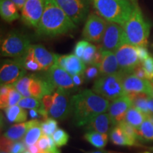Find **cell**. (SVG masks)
<instances>
[{
    "label": "cell",
    "instance_id": "ab89813d",
    "mask_svg": "<svg viewBox=\"0 0 153 153\" xmlns=\"http://www.w3.org/2000/svg\"><path fill=\"white\" fill-rule=\"evenodd\" d=\"M148 80L153 79V57L150 56L142 62Z\"/></svg>",
    "mask_w": 153,
    "mask_h": 153
},
{
    "label": "cell",
    "instance_id": "f35d334b",
    "mask_svg": "<svg viewBox=\"0 0 153 153\" xmlns=\"http://www.w3.org/2000/svg\"><path fill=\"white\" fill-rule=\"evenodd\" d=\"M100 76V72H99V69L98 67L90 65V66L86 68L84 76H85V81L89 82L91 80L95 79L96 78H98V76Z\"/></svg>",
    "mask_w": 153,
    "mask_h": 153
},
{
    "label": "cell",
    "instance_id": "e575fe53",
    "mask_svg": "<svg viewBox=\"0 0 153 153\" xmlns=\"http://www.w3.org/2000/svg\"><path fill=\"white\" fill-rule=\"evenodd\" d=\"M18 105L25 109H38L41 106V100L34 97H24L21 99Z\"/></svg>",
    "mask_w": 153,
    "mask_h": 153
},
{
    "label": "cell",
    "instance_id": "f5cc1de1",
    "mask_svg": "<svg viewBox=\"0 0 153 153\" xmlns=\"http://www.w3.org/2000/svg\"><path fill=\"white\" fill-rule=\"evenodd\" d=\"M135 6H137V0H130Z\"/></svg>",
    "mask_w": 153,
    "mask_h": 153
},
{
    "label": "cell",
    "instance_id": "ac0fdd59",
    "mask_svg": "<svg viewBox=\"0 0 153 153\" xmlns=\"http://www.w3.org/2000/svg\"><path fill=\"white\" fill-rule=\"evenodd\" d=\"M23 96L16 90L14 85H1L0 88V107L4 109L18 105Z\"/></svg>",
    "mask_w": 153,
    "mask_h": 153
},
{
    "label": "cell",
    "instance_id": "6f0895ef",
    "mask_svg": "<svg viewBox=\"0 0 153 153\" xmlns=\"http://www.w3.org/2000/svg\"><path fill=\"white\" fill-rule=\"evenodd\" d=\"M1 153H8V152H3V151H1Z\"/></svg>",
    "mask_w": 153,
    "mask_h": 153
},
{
    "label": "cell",
    "instance_id": "e0dca14e",
    "mask_svg": "<svg viewBox=\"0 0 153 153\" xmlns=\"http://www.w3.org/2000/svg\"><path fill=\"white\" fill-rule=\"evenodd\" d=\"M123 85L126 94L145 93L150 96V80L141 79L133 73L124 74Z\"/></svg>",
    "mask_w": 153,
    "mask_h": 153
},
{
    "label": "cell",
    "instance_id": "44dd1931",
    "mask_svg": "<svg viewBox=\"0 0 153 153\" xmlns=\"http://www.w3.org/2000/svg\"><path fill=\"white\" fill-rule=\"evenodd\" d=\"M36 60L43 71H47L56 62L57 54L50 52L42 45H32Z\"/></svg>",
    "mask_w": 153,
    "mask_h": 153
},
{
    "label": "cell",
    "instance_id": "30bf717a",
    "mask_svg": "<svg viewBox=\"0 0 153 153\" xmlns=\"http://www.w3.org/2000/svg\"><path fill=\"white\" fill-rule=\"evenodd\" d=\"M107 23L102 17L95 14H90L86 20L82 36L84 39L88 42L101 43L106 30Z\"/></svg>",
    "mask_w": 153,
    "mask_h": 153
},
{
    "label": "cell",
    "instance_id": "8992f818",
    "mask_svg": "<svg viewBox=\"0 0 153 153\" xmlns=\"http://www.w3.org/2000/svg\"><path fill=\"white\" fill-rule=\"evenodd\" d=\"M31 45L30 38L27 36L13 30L1 39L0 45L1 55L13 59L19 58L28 52Z\"/></svg>",
    "mask_w": 153,
    "mask_h": 153
},
{
    "label": "cell",
    "instance_id": "bcb514c9",
    "mask_svg": "<svg viewBox=\"0 0 153 153\" xmlns=\"http://www.w3.org/2000/svg\"><path fill=\"white\" fill-rule=\"evenodd\" d=\"M72 78L75 87H79V86H81L84 83V81L85 80L84 74H75V75H72Z\"/></svg>",
    "mask_w": 153,
    "mask_h": 153
},
{
    "label": "cell",
    "instance_id": "816d5d0a",
    "mask_svg": "<svg viewBox=\"0 0 153 153\" xmlns=\"http://www.w3.org/2000/svg\"><path fill=\"white\" fill-rule=\"evenodd\" d=\"M150 97H153V79L150 80Z\"/></svg>",
    "mask_w": 153,
    "mask_h": 153
},
{
    "label": "cell",
    "instance_id": "681fc988",
    "mask_svg": "<svg viewBox=\"0 0 153 153\" xmlns=\"http://www.w3.org/2000/svg\"><path fill=\"white\" fill-rule=\"evenodd\" d=\"M148 108L150 110V112L151 114H153V97L148 96Z\"/></svg>",
    "mask_w": 153,
    "mask_h": 153
},
{
    "label": "cell",
    "instance_id": "83f0119b",
    "mask_svg": "<svg viewBox=\"0 0 153 153\" xmlns=\"http://www.w3.org/2000/svg\"><path fill=\"white\" fill-rule=\"evenodd\" d=\"M132 101V104L134 107L142 111L145 115L150 114L148 108V94L145 93H131L127 94Z\"/></svg>",
    "mask_w": 153,
    "mask_h": 153
},
{
    "label": "cell",
    "instance_id": "680465c9",
    "mask_svg": "<svg viewBox=\"0 0 153 153\" xmlns=\"http://www.w3.org/2000/svg\"><path fill=\"white\" fill-rule=\"evenodd\" d=\"M112 153H114V152H112Z\"/></svg>",
    "mask_w": 153,
    "mask_h": 153
},
{
    "label": "cell",
    "instance_id": "ffe728a7",
    "mask_svg": "<svg viewBox=\"0 0 153 153\" xmlns=\"http://www.w3.org/2000/svg\"><path fill=\"white\" fill-rule=\"evenodd\" d=\"M41 123V122H40L37 119H33L28 120V121L24 122V123L15 124V125L11 126L7 129V131L4 133L3 136L12 140L14 141L20 140L24 138L25 135L30 128L38 125Z\"/></svg>",
    "mask_w": 153,
    "mask_h": 153
},
{
    "label": "cell",
    "instance_id": "5b68a950",
    "mask_svg": "<svg viewBox=\"0 0 153 153\" xmlns=\"http://www.w3.org/2000/svg\"><path fill=\"white\" fill-rule=\"evenodd\" d=\"M123 72H119L116 74L99 76L94 83L92 91L108 101H114L127 95L123 85Z\"/></svg>",
    "mask_w": 153,
    "mask_h": 153
},
{
    "label": "cell",
    "instance_id": "f907efd6",
    "mask_svg": "<svg viewBox=\"0 0 153 153\" xmlns=\"http://www.w3.org/2000/svg\"><path fill=\"white\" fill-rule=\"evenodd\" d=\"M87 153H112V152H111V151L105 150H99L91 151V152H89Z\"/></svg>",
    "mask_w": 153,
    "mask_h": 153
},
{
    "label": "cell",
    "instance_id": "f546056e",
    "mask_svg": "<svg viewBox=\"0 0 153 153\" xmlns=\"http://www.w3.org/2000/svg\"><path fill=\"white\" fill-rule=\"evenodd\" d=\"M146 118L147 115L132 106L128 111L124 120L137 129L142 125Z\"/></svg>",
    "mask_w": 153,
    "mask_h": 153
},
{
    "label": "cell",
    "instance_id": "11a10c76",
    "mask_svg": "<svg viewBox=\"0 0 153 153\" xmlns=\"http://www.w3.org/2000/svg\"><path fill=\"white\" fill-rule=\"evenodd\" d=\"M24 153H32V152H29V151L26 150V151H25V152H24Z\"/></svg>",
    "mask_w": 153,
    "mask_h": 153
},
{
    "label": "cell",
    "instance_id": "ee69618b",
    "mask_svg": "<svg viewBox=\"0 0 153 153\" xmlns=\"http://www.w3.org/2000/svg\"><path fill=\"white\" fill-rule=\"evenodd\" d=\"M136 48H137V55H138L140 62L141 63L150 56L146 46H137Z\"/></svg>",
    "mask_w": 153,
    "mask_h": 153
},
{
    "label": "cell",
    "instance_id": "4fadbf2b",
    "mask_svg": "<svg viewBox=\"0 0 153 153\" xmlns=\"http://www.w3.org/2000/svg\"><path fill=\"white\" fill-rule=\"evenodd\" d=\"M45 0H26L21 10V19L25 25L36 28L43 14Z\"/></svg>",
    "mask_w": 153,
    "mask_h": 153
},
{
    "label": "cell",
    "instance_id": "2e32d148",
    "mask_svg": "<svg viewBox=\"0 0 153 153\" xmlns=\"http://www.w3.org/2000/svg\"><path fill=\"white\" fill-rule=\"evenodd\" d=\"M132 106V101L128 95L123 96L112 101L108 108V114L114 126L125 120L126 115Z\"/></svg>",
    "mask_w": 153,
    "mask_h": 153
},
{
    "label": "cell",
    "instance_id": "1f68e13d",
    "mask_svg": "<svg viewBox=\"0 0 153 153\" xmlns=\"http://www.w3.org/2000/svg\"><path fill=\"white\" fill-rule=\"evenodd\" d=\"M136 131L140 141L153 140V123L148 118L144 120Z\"/></svg>",
    "mask_w": 153,
    "mask_h": 153
},
{
    "label": "cell",
    "instance_id": "836d02e7",
    "mask_svg": "<svg viewBox=\"0 0 153 153\" xmlns=\"http://www.w3.org/2000/svg\"><path fill=\"white\" fill-rule=\"evenodd\" d=\"M57 121L53 118H48V119L43 120L41 123V127L43 133L48 136H52L53 133L57 129Z\"/></svg>",
    "mask_w": 153,
    "mask_h": 153
},
{
    "label": "cell",
    "instance_id": "5bb4252c",
    "mask_svg": "<svg viewBox=\"0 0 153 153\" xmlns=\"http://www.w3.org/2000/svg\"><path fill=\"white\" fill-rule=\"evenodd\" d=\"M29 92L30 97L41 99L44 96L53 94L57 88L48 79L45 74H30Z\"/></svg>",
    "mask_w": 153,
    "mask_h": 153
},
{
    "label": "cell",
    "instance_id": "c3c4849f",
    "mask_svg": "<svg viewBox=\"0 0 153 153\" xmlns=\"http://www.w3.org/2000/svg\"><path fill=\"white\" fill-rule=\"evenodd\" d=\"M12 1L16 5L17 8L19 9V10L21 11L23 7H24L26 0H12Z\"/></svg>",
    "mask_w": 153,
    "mask_h": 153
},
{
    "label": "cell",
    "instance_id": "9a60e30c",
    "mask_svg": "<svg viewBox=\"0 0 153 153\" xmlns=\"http://www.w3.org/2000/svg\"><path fill=\"white\" fill-rule=\"evenodd\" d=\"M45 75L55 87L57 88L71 91L75 86L72 80V76L66 70L55 64L48 70L45 71Z\"/></svg>",
    "mask_w": 153,
    "mask_h": 153
},
{
    "label": "cell",
    "instance_id": "7bdbcfd3",
    "mask_svg": "<svg viewBox=\"0 0 153 153\" xmlns=\"http://www.w3.org/2000/svg\"><path fill=\"white\" fill-rule=\"evenodd\" d=\"M41 103L43 106L48 112H49L51 106L53 104V94H48L44 96L41 99Z\"/></svg>",
    "mask_w": 153,
    "mask_h": 153
},
{
    "label": "cell",
    "instance_id": "db71d44e",
    "mask_svg": "<svg viewBox=\"0 0 153 153\" xmlns=\"http://www.w3.org/2000/svg\"><path fill=\"white\" fill-rule=\"evenodd\" d=\"M149 149H150L151 152H153V147H152V148H150Z\"/></svg>",
    "mask_w": 153,
    "mask_h": 153
},
{
    "label": "cell",
    "instance_id": "7402d4cb",
    "mask_svg": "<svg viewBox=\"0 0 153 153\" xmlns=\"http://www.w3.org/2000/svg\"><path fill=\"white\" fill-rule=\"evenodd\" d=\"M102 53V61L99 67L100 76L116 74L120 72L115 53L103 50Z\"/></svg>",
    "mask_w": 153,
    "mask_h": 153
},
{
    "label": "cell",
    "instance_id": "b9f144b4",
    "mask_svg": "<svg viewBox=\"0 0 153 153\" xmlns=\"http://www.w3.org/2000/svg\"><path fill=\"white\" fill-rule=\"evenodd\" d=\"M89 42L87 41H80L76 43L75 46L74 48V54L79 57L80 59H82V55H83V53L85 51V50L87 47Z\"/></svg>",
    "mask_w": 153,
    "mask_h": 153
},
{
    "label": "cell",
    "instance_id": "7dc6e473",
    "mask_svg": "<svg viewBox=\"0 0 153 153\" xmlns=\"http://www.w3.org/2000/svg\"><path fill=\"white\" fill-rule=\"evenodd\" d=\"M29 114L30 118H33V119H38V118H41V115H40L39 112H38V111L37 109H30Z\"/></svg>",
    "mask_w": 153,
    "mask_h": 153
},
{
    "label": "cell",
    "instance_id": "277c9868",
    "mask_svg": "<svg viewBox=\"0 0 153 153\" xmlns=\"http://www.w3.org/2000/svg\"><path fill=\"white\" fill-rule=\"evenodd\" d=\"M151 25L145 20L138 5L135 6L128 20L123 28L127 43L134 46H147Z\"/></svg>",
    "mask_w": 153,
    "mask_h": 153
},
{
    "label": "cell",
    "instance_id": "4dcf8cb0",
    "mask_svg": "<svg viewBox=\"0 0 153 153\" xmlns=\"http://www.w3.org/2000/svg\"><path fill=\"white\" fill-rule=\"evenodd\" d=\"M43 133L41 127V123H40L30 128L25 135L24 138L22 139V141L26 146V148H28L31 145L36 144L43 135Z\"/></svg>",
    "mask_w": 153,
    "mask_h": 153
},
{
    "label": "cell",
    "instance_id": "8d00e7d4",
    "mask_svg": "<svg viewBox=\"0 0 153 153\" xmlns=\"http://www.w3.org/2000/svg\"><path fill=\"white\" fill-rule=\"evenodd\" d=\"M97 51V47L90 43H88L83 53V55L81 60L83 61L85 64L91 65L92 64L94 57L95 56L96 53Z\"/></svg>",
    "mask_w": 153,
    "mask_h": 153
},
{
    "label": "cell",
    "instance_id": "d4e9b609",
    "mask_svg": "<svg viewBox=\"0 0 153 153\" xmlns=\"http://www.w3.org/2000/svg\"><path fill=\"white\" fill-rule=\"evenodd\" d=\"M64 70L71 76L84 74L86 70L85 63L74 54L66 55Z\"/></svg>",
    "mask_w": 153,
    "mask_h": 153
},
{
    "label": "cell",
    "instance_id": "d6a6232c",
    "mask_svg": "<svg viewBox=\"0 0 153 153\" xmlns=\"http://www.w3.org/2000/svg\"><path fill=\"white\" fill-rule=\"evenodd\" d=\"M30 79V74H26L14 85L16 90L24 97H30V94L29 92Z\"/></svg>",
    "mask_w": 153,
    "mask_h": 153
},
{
    "label": "cell",
    "instance_id": "52a82bcc",
    "mask_svg": "<svg viewBox=\"0 0 153 153\" xmlns=\"http://www.w3.org/2000/svg\"><path fill=\"white\" fill-rule=\"evenodd\" d=\"M71 91L57 88L53 94V104L48 114L51 118L63 120L72 115Z\"/></svg>",
    "mask_w": 153,
    "mask_h": 153
},
{
    "label": "cell",
    "instance_id": "4316f807",
    "mask_svg": "<svg viewBox=\"0 0 153 153\" xmlns=\"http://www.w3.org/2000/svg\"><path fill=\"white\" fill-rule=\"evenodd\" d=\"M16 59L22 65V66L26 70L31 72H38L42 70L41 65H40V64L35 57V55H34L32 45L24 56Z\"/></svg>",
    "mask_w": 153,
    "mask_h": 153
},
{
    "label": "cell",
    "instance_id": "9c48e42d",
    "mask_svg": "<svg viewBox=\"0 0 153 153\" xmlns=\"http://www.w3.org/2000/svg\"><path fill=\"white\" fill-rule=\"evenodd\" d=\"M101 43L100 46L104 51L116 52L120 47L127 43L123 26L116 23H107L106 30Z\"/></svg>",
    "mask_w": 153,
    "mask_h": 153
},
{
    "label": "cell",
    "instance_id": "484cf974",
    "mask_svg": "<svg viewBox=\"0 0 153 153\" xmlns=\"http://www.w3.org/2000/svg\"><path fill=\"white\" fill-rule=\"evenodd\" d=\"M7 120L11 123H24L28 117V112L19 105L4 108Z\"/></svg>",
    "mask_w": 153,
    "mask_h": 153
},
{
    "label": "cell",
    "instance_id": "6da1fadb",
    "mask_svg": "<svg viewBox=\"0 0 153 153\" xmlns=\"http://www.w3.org/2000/svg\"><path fill=\"white\" fill-rule=\"evenodd\" d=\"M72 116L77 127L87 126L97 115L106 113L109 108L108 99L90 89H85L72 96Z\"/></svg>",
    "mask_w": 153,
    "mask_h": 153
},
{
    "label": "cell",
    "instance_id": "3957f363",
    "mask_svg": "<svg viewBox=\"0 0 153 153\" xmlns=\"http://www.w3.org/2000/svg\"><path fill=\"white\" fill-rule=\"evenodd\" d=\"M93 7L108 22L123 26L128 20L135 6L130 0H91Z\"/></svg>",
    "mask_w": 153,
    "mask_h": 153
},
{
    "label": "cell",
    "instance_id": "d590c367",
    "mask_svg": "<svg viewBox=\"0 0 153 153\" xmlns=\"http://www.w3.org/2000/svg\"><path fill=\"white\" fill-rule=\"evenodd\" d=\"M52 137L57 146L58 148H60V147L65 146L68 144L70 136L65 131L58 128L53 133Z\"/></svg>",
    "mask_w": 153,
    "mask_h": 153
},
{
    "label": "cell",
    "instance_id": "603a6c76",
    "mask_svg": "<svg viewBox=\"0 0 153 153\" xmlns=\"http://www.w3.org/2000/svg\"><path fill=\"white\" fill-rule=\"evenodd\" d=\"M109 137L113 144L119 146H140L137 141L128 136L124 131L117 126L113 128L109 133Z\"/></svg>",
    "mask_w": 153,
    "mask_h": 153
},
{
    "label": "cell",
    "instance_id": "f6af8a7d",
    "mask_svg": "<svg viewBox=\"0 0 153 153\" xmlns=\"http://www.w3.org/2000/svg\"><path fill=\"white\" fill-rule=\"evenodd\" d=\"M132 73H133L134 75L136 76L137 77L140 78V79L148 80L146 74H145V72L142 65V63H140L139 65H137L135 68V69L133 70V71Z\"/></svg>",
    "mask_w": 153,
    "mask_h": 153
},
{
    "label": "cell",
    "instance_id": "7a4b0ae2",
    "mask_svg": "<svg viewBox=\"0 0 153 153\" xmlns=\"http://www.w3.org/2000/svg\"><path fill=\"white\" fill-rule=\"evenodd\" d=\"M76 28V25L57 4L56 0H45L43 14L38 27L36 35L56 37L65 35Z\"/></svg>",
    "mask_w": 153,
    "mask_h": 153
},
{
    "label": "cell",
    "instance_id": "cb8c5ba5",
    "mask_svg": "<svg viewBox=\"0 0 153 153\" xmlns=\"http://www.w3.org/2000/svg\"><path fill=\"white\" fill-rule=\"evenodd\" d=\"M19 9L12 0H0V15L6 22L11 23L20 18Z\"/></svg>",
    "mask_w": 153,
    "mask_h": 153
},
{
    "label": "cell",
    "instance_id": "8fae6325",
    "mask_svg": "<svg viewBox=\"0 0 153 153\" xmlns=\"http://www.w3.org/2000/svg\"><path fill=\"white\" fill-rule=\"evenodd\" d=\"M26 75V70L16 59H6L1 61L0 68L1 85H14Z\"/></svg>",
    "mask_w": 153,
    "mask_h": 153
},
{
    "label": "cell",
    "instance_id": "7c38bea8",
    "mask_svg": "<svg viewBox=\"0 0 153 153\" xmlns=\"http://www.w3.org/2000/svg\"><path fill=\"white\" fill-rule=\"evenodd\" d=\"M120 71L124 74L132 73L140 62L136 46L124 44L115 52Z\"/></svg>",
    "mask_w": 153,
    "mask_h": 153
},
{
    "label": "cell",
    "instance_id": "9f6ffc18",
    "mask_svg": "<svg viewBox=\"0 0 153 153\" xmlns=\"http://www.w3.org/2000/svg\"><path fill=\"white\" fill-rule=\"evenodd\" d=\"M114 153H116V152H114ZM143 153H151V152H143Z\"/></svg>",
    "mask_w": 153,
    "mask_h": 153
},
{
    "label": "cell",
    "instance_id": "f1b7e54d",
    "mask_svg": "<svg viewBox=\"0 0 153 153\" xmlns=\"http://www.w3.org/2000/svg\"><path fill=\"white\" fill-rule=\"evenodd\" d=\"M84 137L88 143L99 149L104 148L108 141V134L101 133L95 131H87Z\"/></svg>",
    "mask_w": 153,
    "mask_h": 153
},
{
    "label": "cell",
    "instance_id": "ba28073f",
    "mask_svg": "<svg viewBox=\"0 0 153 153\" xmlns=\"http://www.w3.org/2000/svg\"><path fill=\"white\" fill-rule=\"evenodd\" d=\"M57 4L76 25L87 20L91 0H56Z\"/></svg>",
    "mask_w": 153,
    "mask_h": 153
},
{
    "label": "cell",
    "instance_id": "74e56055",
    "mask_svg": "<svg viewBox=\"0 0 153 153\" xmlns=\"http://www.w3.org/2000/svg\"><path fill=\"white\" fill-rule=\"evenodd\" d=\"M118 126H119L120 128H121L124 131V133H125L126 135H128V136H129L130 137H131V138H132L135 141H137V142L140 140V138H139L138 135H137L136 128H134L133 126L130 125L129 123H128L127 122L125 121V120L120 122L119 124H118Z\"/></svg>",
    "mask_w": 153,
    "mask_h": 153
},
{
    "label": "cell",
    "instance_id": "d6986e66",
    "mask_svg": "<svg viewBox=\"0 0 153 153\" xmlns=\"http://www.w3.org/2000/svg\"><path fill=\"white\" fill-rule=\"evenodd\" d=\"M114 127L109 114L102 113L95 116L89 123L86 126L87 131H95L98 133L108 134Z\"/></svg>",
    "mask_w": 153,
    "mask_h": 153
},
{
    "label": "cell",
    "instance_id": "60d3db41",
    "mask_svg": "<svg viewBox=\"0 0 153 153\" xmlns=\"http://www.w3.org/2000/svg\"><path fill=\"white\" fill-rule=\"evenodd\" d=\"M27 150V148L23 141H14L11 145L9 153H24Z\"/></svg>",
    "mask_w": 153,
    "mask_h": 153
}]
</instances>
